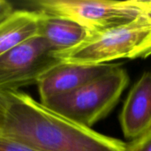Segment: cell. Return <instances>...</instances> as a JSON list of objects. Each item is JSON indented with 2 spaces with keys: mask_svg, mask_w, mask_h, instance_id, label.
<instances>
[{
  "mask_svg": "<svg viewBox=\"0 0 151 151\" xmlns=\"http://www.w3.org/2000/svg\"><path fill=\"white\" fill-rule=\"evenodd\" d=\"M2 134L39 151H127L120 140L99 134L51 111L22 92L8 94Z\"/></svg>",
  "mask_w": 151,
  "mask_h": 151,
  "instance_id": "obj_1",
  "label": "cell"
},
{
  "mask_svg": "<svg viewBox=\"0 0 151 151\" xmlns=\"http://www.w3.org/2000/svg\"><path fill=\"white\" fill-rule=\"evenodd\" d=\"M8 107H9V96H8V94L0 92V133L3 132L4 127L7 111H8Z\"/></svg>",
  "mask_w": 151,
  "mask_h": 151,
  "instance_id": "obj_12",
  "label": "cell"
},
{
  "mask_svg": "<svg viewBox=\"0 0 151 151\" xmlns=\"http://www.w3.org/2000/svg\"><path fill=\"white\" fill-rule=\"evenodd\" d=\"M119 121L125 137L133 141L151 129V70L145 72L132 87Z\"/></svg>",
  "mask_w": 151,
  "mask_h": 151,
  "instance_id": "obj_7",
  "label": "cell"
},
{
  "mask_svg": "<svg viewBox=\"0 0 151 151\" xmlns=\"http://www.w3.org/2000/svg\"><path fill=\"white\" fill-rule=\"evenodd\" d=\"M39 11L14 10L0 21V56L37 36Z\"/></svg>",
  "mask_w": 151,
  "mask_h": 151,
  "instance_id": "obj_9",
  "label": "cell"
},
{
  "mask_svg": "<svg viewBox=\"0 0 151 151\" xmlns=\"http://www.w3.org/2000/svg\"><path fill=\"white\" fill-rule=\"evenodd\" d=\"M0 151H39L0 133Z\"/></svg>",
  "mask_w": 151,
  "mask_h": 151,
  "instance_id": "obj_10",
  "label": "cell"
},
{
  "mask_svg": "<svg viewBox=\"0 0 151 151\" xmlns=\"http://www.w3.org/2000/svg\"><path fill=\"white\" fill-rule=\"evenodd\" d=\"M38 10L79 23L89 32L129 23L151 14V1L42 0Z\"/></svg>",
  "mask_w": 151,
  "mask_h": 151,
  "instance_id": "obj_4",
  "label": "cell"
},
{
  "mask_svg": "<svg viewBox=\"0 0 151 151\" xmlns=\"http://www.w3.org/2000/svg\"><path fill=\"white\" fill-rule=\"evenodd\" d=\"M151 55V35L149 37L148 41L146 42V43L144 44L141 53L139 54L138 58H147Z\"/></svg>",
  "mask_w": 151,
  "mask_h": 151,
  "instance_id": "obj_14",
  "label": "cell"
},
{
  "mask_svg": "<svg viewBox=\"0 0 151 151\" xmlns=\"http://www.w3.org/2000/svg\"><path fill=\"white\" fill-rule=\"evenodd\" d=\"M150 35L151 14H147L127 24L89 32L78 46L54 54L60 61L88 65L137 58Z\"/></svg>",
  "mask_w": 151,
  "mask_h": 151,
  "instance_id": "obj_3",
  "label": "cell"
},
{
  "mask_svg": "<svg viewBox=\"0 0 151 151\" xmlns=\"http://www.w3.org/2000/svg\"><path fill=\"white\" fill-rule=\"evenodd\" d=\"M13 11L14 9L11 3L4 0H0V21L5 19Z\"/></svg>",
  "mask_w": 151,
  "mask_h": 151,
  "instance_id": "obj_13",
  "label": "cell"
},
{
  "mask_svg": "<svg viewBox=\"0 0 151 151\" xmlns=\"http://www.w3.org/2000/svg\"><path fill=\"white\" fill-rule=\"evenodd\" d=\"M128 81L127 71L119 65L84 86L42 104L61 116L91 128L113 109Z\"/></svg>",
  "mask_w": 151,
  "mask_h": 151,
  "instance_id": "obj_2",
  "label": "cell"
},
{
  "mask_svg": "<svg viewBox=\"0 0 151 151\" xmlns=\"http://www.w3.org/2000/svg\"><path fill=\"white\" fill-rule=\"evenodd\" d=\"M127 151H151V129L127 144Z\"/></svg>",
  "mask_w": 151,
  "mask_h": 151,
  "instance_id": "obj_11",
  "label": "cell"
},
{
  "mask_svg": "<svg viewBox=\"0 0 151 151\" xmlns=\"http://www.w3.org/2000/svg\"><path fill=\"white\" fill-rule=\"evenodd\" d=\"M118 65L111 63L88 65L60 61L50 68L37 83L41 103L70 93Z\"/></svg>",
  "mask_w": 151,
  "mask_h": 151,
  "instance_id": "obj_6",
  "label": "cell"
},
{
  "mask_svg": "<svg viewBox=\"0 0 151 151\" xmlns=\"http://www.w3.org/2000/svg\"><path fill=\"white\" fill-rule=\"evenodd\" d=\"M39 11L38 35L49 44L54 53L71 50L81 44L89 31L71 19Z\"/></svg>",
  "mask_w": 151,
  "mask_h": 151,
  "instance_id": "obj_8",
  "label": "cell"
},
{
  "mask_svg": "<svg viewBox=\"0 0 151 151\" xmlns=\"http://www.w3.org/2000/svg\"><path fill=\"white\" fill-rule=\"evenodd\" d=\"M60 60L49 44L35 36L0 56V92L10 94L38 83Z\"/></svg>",
  "mask_w": 151,
  "mask_h": 151,
  "instance_id": "obj_5",
  "label": "cell"
}]
</instances>
